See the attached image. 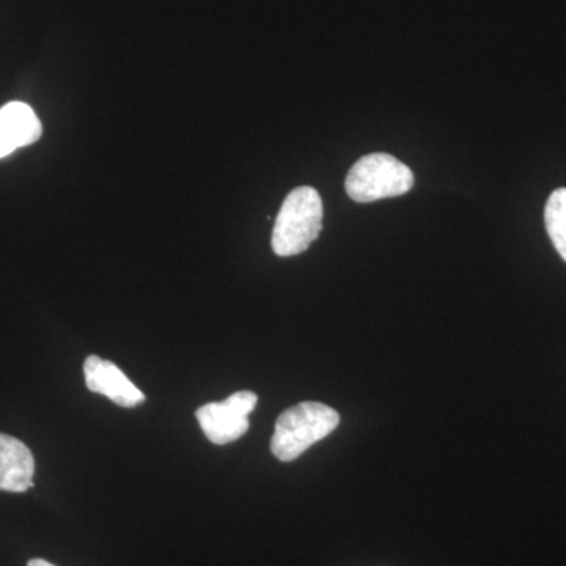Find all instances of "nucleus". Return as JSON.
<instances>
[{"label":"nucleus","mask_w":566,"mask_h":566,"mask_svg":"<svg viewBox=\"0 0 566 566\" xmlns=\"http://www.w3.org/2000/svg\"><path fill=\"white\" fill-rule=\"evenodd\" d=\"M323 202L314 188L301 186L289 193L273 230V251L279 256L300 255L323 229Z\"/></svg>","instance_id":"obj_2"},{"label":"nucleus","mask_w":566,"mask_h":566,"mask_svg":"<svg viewBox=\"0 0 566 566\" xmlns=\"http://www.w3.org/2000/svg\"><path fill=\"white\" fill-rule=\"evenodd\" d=\"M338 423V412L318 401H304L293 406L283 411L275 422L271 452L283 463H290L333 433Z\"/></svg>","instance_id":"obj_1"},{"label":"nucleus","mask_w":566,"mask_h":566,"mask_svg":"<svg viewBox=\"0 0 566 566\" xmlns=\"http://www.w3.org/2000/svg\"><path fill=\"white\" fill-rule=\"evenodd\" d=\"M35 460L20 439L0 433V491L25 493L33 486Z\"/></svg>","instance_id":"obj_7"},{"label":"nucleus","mask_w":566,"mask_h":566,"mask_svg":"<svg viewBox=\"0 0 566 566\" xmlns=\"http://www.w3.org/2000/svg\"><path fill=\"white\" fill-rule=\"evenodd\" d=\"M40 118L28 104L13 102L0 109V159L41 137Z\"/></svg>","instance_id":"obj_6"},{"label":"nucleus","mask_w":566,"mask_h":566,"mask_svg":"<svg viewBox=\"0 0 566 566\" xmlns=\"http://www.w3.org/2000/svg\"><path fill=\"white\" fill-rule=\"evenodd\" d=\"M28 566H55L50 564V562L43 560V558H32L31 562H29Z\"/></svg>","instance_id":"obj_9"},{"label":"nucleus","mask_w":566,"mask_h":566,"mask_svg":"<svg viewBox=\"0 0 566 566\" xmlns=\"http://www.w3.org/2000/svg\"><path fill=\"white\" fill-rule=\"evenodd\" d=\"M415 174L387 153H371L354 164L346 175L345 189L357 203L400 197L411 191Z\"/></svg>","instance_id":"obj_3"},{"label":"nucleus","mask_w":566,"mask_h":566,"mask_svg":"<svg viewBox=\"0 0 566 566\" xmlns=\"http://www.w3.org/2000/svg\"><path fill=\"white\" fill-rule=\"evenodd\" d=\"M545 222L554 248L566 262V188L551 193L545 208Z\"/></svg>","instance_id":"obj_8"},{"label":"nucleus","mask_w":566,"mask_h":566,"mask_svg":"<svg viewBox=\"0 0 566 566\" xmlns=\"http://www.w3.org/2000/svg\"><path fill=\"white\" fill-rule=\"evenodd\" d=\"M84 375L85 385L91 392L106 395L122 408H136L145 401V395L109 360L88 356L84 363Z\"/></svg>","instance_id":"obj_5"},{"label":"nucleus","mask_w":566,"mask_h":566,"mask_svg":"<svg viewBox=\"0 0 566 566\" xmlns=\"http://www.w3.org/2000/svg\"><path fill=\"white\" fill-rule=\"evenodd\" d=\"M259 397L251 390L230 395L221 403H208L197 409L196 416L208 441L226 446L243 438L249 430V415L255 409Z\"/></svg>","instance_id":"obj_4"}]
</instances>
